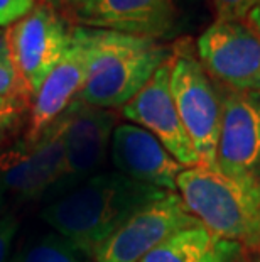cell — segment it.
Instances as JSON below:
<instances>
[{
    "label": "cell",
    "instance_id": "1",
    "mask_svg": "<svg viewBox=\"0 0 260 262\" xmlns=\"http://www.w3.org/2000/svg\"><path fill=\"white\" fill-rule=\"evenodd\" d=\"M166 193L119 171H103L49 200L42 219L81 254L95 257L132 215Z\"/></svg>",
    "mask_w": 260,
    "mask_h": 262
},
{
    "label": "cell",
    "instance_id": "2",
    "mask_svg": "<svg viewBox=\"0 0 260 262\" xmlns=\"http://www.w3.org/2000/svg\"><path fill=\"white\" fill-rule=\"evenodd\" d=\"M83 27V26H81ZM88 76L78 98L100 108H122L173 56L156 39L83 27Z\"/></svg>",
    "mask_w": 260,
    "mask_h": 262
},
{
    "label": "cell",
    "instance_id": "3",
    "mask_svg": "<svg viewBox=\"0 0 260 262\" xmlns=\"http://www.w3.org/2000/svg\"><path fill=\"white\" fill-rule=\"evenodd\" d=\"M178 191L201 225L260 259V178L196 166L178 176Z\"/></svg>",
    "mask_w": 260,
    "mask_h": 262
},
{
    "label": "cell",
    "instance_id": "4",
    "mask_svg": "<svg viewBox=\"0 0 260 262\" xmlns=\"http://www.w3.org/2000/svg\"><path fill=\"white\" fill-rule=\"evenodd\" d=\"M171 92L201 166L217 169L221 129V98L190 41H181L171 56Z\"/></svg>",
    "mask_w": 260,
    "mask_h": 262
},
{
    "label": "cell",
    "instance_id": "5",
    "mask_svg": "<svg viewBox=\"0 0 260 262\" xmlns=\"http://www.w3.org/2000/svg\"><path fill=\"white\" fill-rule=\"evenodd\" d=\"M64 141V168L48 193L49 200L68 191L97 172L107 161L117 115L108 108L93 107L76 98L58 117Z\"/></svg>",
    "mask_w": 260,
    "mask_h": 262
},
{
    "label": "cell",
    "instance_id": "6",
    "mask_svg": "<svg viewBox=\"0 0 260 262\" xmlns=\"http://www.w3.org/2000/svg\"><path fill=\"white\" fill-rule=\"evenodd\" d=\"M73 27L48 4H37L4 32L10 58L36 97L48 75L68 51Z\"/></svg>",
    "mask_w": 260,
    "mask_h": 262
},
{
    "label": "cell",
    "instance_id": "7",
    "mask_svg": "<svg viewBox=\"0 0 260 262\" xmlns=\"http://www.w3.org/2000/svg\"><path fill=\"white\" fill-rule=\"evenodd\" d=\"M196 54L228 90L260 95V36L243 20L217 19L198 37Z\"/></svg>",
    "mask_w": 260,
    "mask_h": 262
},
{
    "label": "cell",
    "instance_id": "8",
    "mask_svg": "<svg viewBox=\"0 0 260 262\" xmlns=\"http://www.w3.org/2000/svg\"><path fill=\"white\" fill-rule=\"evenodd\" d=\"M200 225L179 194L168 191L132 215L97 252V262H140L146 255L184 228Z\"/></svg>",
    "mask_w": 260,
    "mask_h": 262
},
{
    "label": "cell",
    "instance_id": "9",
    "mask_svg": "<svg viewBox=\"0 0 260 262\" xmlns=\"http://www.w3.org/2000/svg\"><path fill=\"white\" fill-rule=\"evenodd\" d=\"M63 168V129L56 119L36 141H20L0 150V194L39 198L51 191Z\"/></svg>",
    "mask_w": 260,
    "mask_h": 262
},
{
    "label": "cell",
    "instance_id": "10",
    "mask_svg": "<svg viewBox=\"0 0 260 262\" xmlns=\"http://www.w3.org/2000/svg\"><path fill=\"white\" fill-rule=\"evenodd\" d=\"M122 115L151 132L184 168L201 166L171 92V59L166 61L146 86L122 107Z\"/></svg>",
    "mask_w": 260,
    "mask_h": 262
},
{
    "label": "cell",
    "instance_id": "11",
    "mask_svg": "<svg viewBox=\"0 0 260 262\" xmlns=\"http://www.w3.org/2000/svg\"><path fill=\"white\" fill-rule=\"evenodd\" d=\"M217 169L260 178V95L228 90L221 98Z\"/></svg>",
    "mask_w": 260,
    "mask_h": 262
},
{
    "label": "cell",
    "instance_id": "12",
    "mask_svg": "<svg viewBox=\"0 0 260 262\" xmlns=\"http://www.w3.org/2000/svg\"><path fill=\"white\" fill-rule=\"evenodd\" d=\"M75 19L83 27L159 41L174 32L178 7L174 0H81Z\"/></svg>",
    "mask_w": 260,
    "mask_h": 262
},
{
    "label": "cell",
    "instance_id": "13",
    "mask_svg": "<svg viewBox=\"0 0 260 262\" xmlns=\"http://www.w3.org/2000/svg\"><path fill=\"white\" fill-rule=\"evenodd\" d=\"M110 158L115 171L171 193L178 191V176L186 169L151 132L135 124L115 127Z\"/></svg>",
    "mask_w": 260,
    "mask_h": 262
},
{
    "label": "cell",
    "instance_id": "14",
    "mask_svg": "<svg viewBox=\"0 0 260 262\" xmlns=\"http://www.w3.org/2000/svg\"><path fill=\"white\" fill-rule=\"evenodd\" d=\"M88 76V48L81 26L73 27L71 42L36 93L24 141L32 142L78 98Z\"/></svg>",
    "mask_w": 260,
    "mask_h": 262
},
{
    "label": "cell",
    "instance_id": "15",
    "mask_svg": "<svg viewBox=\"0 0 260 262\" xmlns=\"http://www.w3.org/2000/svg\"><path fill=\"white\" fill-rule=\"evenodd\" d=\"M242 254L237 242L220 237L200 224L171 235L140 262H239Z\"/></svg>",
    "mask_w": 260,
    "mask_h": 262
},
{
    "label": "cell",
    "instance_id": "16",
    "mask_svg": "<svg viewBox=\"0 0 260 262\" xmlns=\"http://www.w3.org/2000/svg\"><path fill=\"white\" fill-rule=\"evenodd\" d=\"M83 255L59 233H51L29 244L12 262H83Z\"/></svg>",
    "mask_w": 260,
    "mask_h": 262
},
{
    "label": "cell",
    "instance_id": "17",
    "mask_svg": "<svg viewBox=\"0 0 260 262\" xmlns=\"http://www.w3.org/2000/svg\"><path fill=\"white\" fill-rule=\"evenodd\" d=\"M0 97H19L26 100L34 98L29 86L15 70L4 34H0Z\"/></svg>",
    "mask_w": 260,
    "mask_h": 262
},
{
    "label": "cell",
    "instance_id": "18",
    "mask_svg": "<svg viewBox=\"0 0 260 262\" xmlns=\"http://www.w3.org/2000/svg\"><path fill=\"white\" fill-rule=\"evenodd\" d=\"M36 0H0V27L12 26L34 9Z\"/></svg>",
    "mask_w": 260,
    "mask_h": 262
},
{
    "label": "cell",
    "instance_id": "19",
    "mask_svg": "<svg viewBox=\"0 0 260 262\" xmlns=\"http://www.w3.org/2000/svg\"><path fill=\"white\" fill-rule=\"evenodd\" d=\"M29 100L19 97H0V134H4L22 115Z\"/></svg>",
    "mask_w": 260,
    "mask_h": 262
},
{
    "label": "cell",
    "instance_id": "20",
    "mask_svg": "<svg viewBox=\"0 0 260 262\" xmlns=\"http://www.w3.org/2000/svg\"><path fill=\"white\" fill-rule=\"evenodd\" d=\"M258 0H213L218 19L243 20Z\"/></svg>",
    "mask_w": 260,
    "mask_h": 262
},
{
    "label": "cell",
    "instance_id": "21",
    "mask_svg": "<svg viewBox=\"0 0 260 262\" xmlns=\"http://www.w3.org/2000/svg\"><path fill=\"white\" fill-rule=\"evenodd\" d=\"M17 228H19V222L12 213L0 216V262H7Z\"/></svg>",
    "mask_w": 260,
    "mask_h": 262
},
{
    "label": "cell",
    "instance_id": "22",
    "mask_svg": "<svg viewBox=\"0 0 260 262\" xmlns=\"http://www.w3.org/2000/svg\"><path fill=\"white\" fill-rule=\"evenodd\" d=\"M245 20H247V24L260 36V0L250 9V12L247 14Z\"/></svg>",
    "mask_w": 260,
    "mask_h": 262
},
{
    "label": "cell",
    "instance_id": "23",
    "mask_svg": "<svg viewBox=\"0 0 260 262\" xmlns=\"http://www.w3.org/2000/svg\"><path fill=\"white\" fill-rule=\"evenodd\" d=\"M64 2H71V4H80L81 0H64Z\"/></svg>",
    "mask_w": 260,
    "mask_h": 262
},
{
    "label": "cell",
    "instance_id": "24",
    "mask_svg": "<svg viewBox=\"0 0 260 262\" xmlns=\"http://www.w3.org/2000/svg\"><path fill=\"white\" fill-rule=\"evenodd\" d=\"M2 205H4V196L0 194V210H2Z\"/></svg>",
    "mask_w": 260,
    "mask_h": 262
},
{
    "label": "cell",
    "instance_id": "25",
    "mask_svg": "<svg viewBox=\"0 0 260 262\" xmlns=\"http://www.w3.org/2000/svg\"><path fill=\"white\" fill-rule=\"evenodd\" d=\"M252 262H260V259H257V260H252Z\"/></svg>",
    "mask_w": 260,
    "mask_h": 262
}]
</instances>
